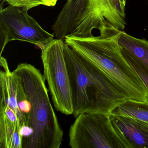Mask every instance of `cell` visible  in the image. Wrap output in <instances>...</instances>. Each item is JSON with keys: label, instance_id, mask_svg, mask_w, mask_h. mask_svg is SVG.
I'll return each mask as SVG.
<instances>
[{"label": "cell", "instance_id": "cell-9", "mask_svg": "<svg viewBox=\"0 0 148 148\" xmlns=\"http://www.w3.org/2000/svg\"><path fill=\"white\" fill-rule=\"evenodd\" d=\"M116 131L130 148H148V123L130 117L110 114Z\"/></svg>", "mask_w": 148, "mask_h": 148}, {"label": "cell", "instance_id": "cell-6", "mask_svg": "<svg viewBox=\"0 0 148 148\" xmlns=\"http://www.w3.org/2000/svg\"><path fill=\"white\" fill-rule=\"evenodd\" d=\"M69 131L72 148H130L114 129L110 114L81 113Z\"/></svg>", "mask_w": 148, "mask_h": 148}, {"label": "cell", "instance_id": "cell-14", "mask_svg": "<svg viewBox=\"0 0 148 148\" xmlns=\"http://www.w3.org/2000/svg\"><path fill=\"white\" fill-rule=\"evenodd\" d=\"M46 4V6H54L56 5L57 4L58 0H44Z\"/></svg>", "mask_w": 148, "mask_h": 148}, {"label": "cell", "instance_id": "cell-12", "mask_svg": "<svg viewBox=\"0 0 148 148\" xmlns=\"http://www.w3.org/2000/svg\"><path fill=\"white\" fill-rule=\"evenodd\" d=\"M121 50L123 54L128 62L138 73L148 90V68L145 67L143 64L138 62L136 59L128 54L126 52L122 49Z\"/></svg>", "mask_w": 148, "mask_h": 148}, {"label": "cell", "instance_id": "cell-10", "mask_svg": "<svg viewBox=\"0 0 148 148\" xmlns=\"http://www.w3.org/2000/svg\"><path fill=\"white\" fill-rule=\"evenodd\" d=\"M118 43L122 50L148 68V41L134 38L121 31Z\"/></svg>", "mask_w": 148, "mask_h": 148}, {"label": "cell", "instance_id": "cell-4", "mask_svg": "<svg viewBox=\"0 0 148 148\" xmlns=\"http://www.w3.org/2000/svg\"><path fill=\"white\" fill-rule=\"evenodd\" d=\"M0 66V129L21 135L29 128L30 103L19 77L2 56Z\"/></svg>", "mask_w": 148, "mask_h": 148}, {"label": "cell", "instance_id": "cell-7", "mask_svg": "<svg viewBox=\"0 0 148 148\" xmlns=\"http://www.w3.org/2000/svg\"><path fill=\"white\" fill-rule=\"evenodd\" d=\"M126 0H86L84 7L70 34L80 37L93 36L94 29L100 34L114 29L124 30Z\"/></svg>", "mask_w": 148, "mask_h": 148}, {"label": "cell", "instance_id": "cell-15", "mask_svg": "<svg viewBox=\"0 0 148 148\" xmlns=\"http://www.w3.org/2000/svg\"><path fill=\"white\" fill-rule=\"evenodd\" d=\"M1 1H4V0H0Z\"/></svg>", "mask_w": 148, "mask_h": 148}, {"label": "cell", "instance_id": "cell-8", "mask_svg": "<svg viewBox=\"0 0 148 148\" xmlns=\"http://www.w3.org/2000/svg\"><path fill=\"white\" fill-rule=\"evenodd\" d=\"M28 10L9 6L0 10L1 56L7 44L18 40L34 44L41 50L54 39L27 13Z\"/></svg>", "mask_w": 148, "mask_h": 148}, {"label": "cell", "instance_id": "cell-3", "mask_svg": "<svg viewBox=\"0 0 148 148\" xmlns=\"http://www.w3.org/2000/svg\"><path fill=\"white\" fill-rule=\"evenodd\" d=\"M13 71L20 78L31 105L30 135L22 140V148H59L64 132L50 101L44 75L27 63L19 64Z\"/></svg>", "mask_w": 148, "mask_h": 148}, {"label": "cell", "instance_id": "cell-13", "mask_svg": "<svg viewBox=\"0 0 148 148\" xmlns=\"http://www.w3.org/2000/svg\"><path fill=\"white\" fill-rule=\"evenodd\" d=\"M7 2L9 5L29 10L38 6L45 5L44 0H4L3 3Z\"/></svg>", "mask_w": 148, "mask_h": 148}, {"label": "cell", "instance_id": "cell-5", "mask_svg": "<svg viewBox=\"0 0 148 148\" xmlns=\"http://www.w3.org/2000/svg\"><path fill=\"white\" fill-rule=\"evenodd\" d=\"M64 40L54 39L46 45L41 49V58L44 77L54 107L61 113L70 115L73 113V106Z\"/></svg>", "mask_w": 148, "mask_h": 148}, {"label": "cell", "instance_id": "cell-11", "mask_svg": "<svg viewBox=\"0 0 148 148\" xmlns=\"http://www.w3.org/2000/svg\"><path fill=\"white\" fill-rule=\"evenodd\" d=\"M110 114L130 117L148 123V101L125 99Z\"/></svg>", "mask_w": 148, "mask_h": 148}, {"label": "cell", "instance_id": "cell-2", "mask_svg": "<svg viewBox=\"0 0 148 148\" xmlns=\"http://www.w3.org/2000/svg\"><path fill=\"white\" fill-rule=\"evenodd\" d=\"M64 52L74 117L84 113L110 114L127 99L102 71L66 43Z\"/></svg>", "mask_w": 148, "mask_h": 148}, {"label": "cell", "instance_id": "cell-1", "mask_svg": "<svg viewBox=\"0 0 148 148\" xmlns=\"http://www.w3.org/2000/svg\"><path fill=\"white\" fill-rule=\"evenodd\" d=\"M121 31L116 29L98 36L88 37L68 34L64 42L102 71L126 98L148 101L147 87L118 43Z\"/></svg>", "mask_w": 148, "mask_h": 148}]
</instances>
